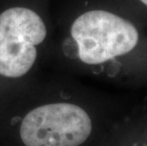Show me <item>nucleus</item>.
<instances>
[{"mask_svg":"<svg viewBox=\"0 0 147 146\" xmlns=\"http://www.w3.org/2000/svg\"><path fill=\"white\" fill-rule=\"evenodd\" d=\"M136 146H147V116L138 130L136 137Z\"/></svg>","mask_w":147,"mask_h":146,"instance_id":"obj_5","label":"nucleus"},{"mask_svg":"<svg viewBox=\"0 0 147 146\" xmlns=\"http://www.w3.org/2000/svg\"><path fill=\"white\" fill-rule=\"evenodd\" d=\"M51 44L82 68L147 85V39L114 0H59Z\"/></svg>","mask_w":147,"mask_h":146,"instance_id":"obj_1","label":"nucleus"},{"mask_svg":"<svg viewBox=\"0 0 147 146\" xmlns=\"http://www.w3.org/2000/svg\"><path fill=\"white\" fill-rule=\"evenodd\" d=\"M114 1L117 3L118 5L121 6V7L129 4L131 2V3L138 4L139 6H140V7H145L147 9V0H114Z\"/></svg>","mask_w":147,"mask_h":146,"instance_id":"obj_6","label":"nucleus"},{"mask_svg":"<svg viewBox=\"0 0 147 146\" xmlns=\"http://www.w3.org/2000/svg\"><path fill=\"white\" fill-rule=\"evenodd\" d=\"M146 116H147V114L143 117L142 120H140L135 126H133L129 131L124 134V136L121 138V141L120 142V146H136V137H137L138 130H139L140 125L142 124L143 120H145Z\"/></svg>","mask_w":147,"mask_h":146,"instance_id":"obj_4","label":"nucleus"},{"mask_svg":"<svg viewBox=\"0 0 147 146\" xmlns=\"http://www.w3.org/2000/svg\"><path fill=\"white\" fill-rule=\"evenodd\" d=\"M52 0H0V80L18 81L51 43Z\"/></svg>","mask_w":147,"mask_h":146,"instance_id":"obj_2","label":"nucleus"},{"mask_svg":"<svg viewBox=\"0 0 147 146\" xmlns=\"http://www.w3.org/2000/svg\"><path fill=\"white\" fill-rule=\"evenodd\" d=\"M96 130L92 113L83 104L51 102L34 108L20 127L26 146H84Z\"/></svg>","mask_w":147,"mask_h":146,"instance_id":"obj_3","label":"nucleus"}]
</instances>
